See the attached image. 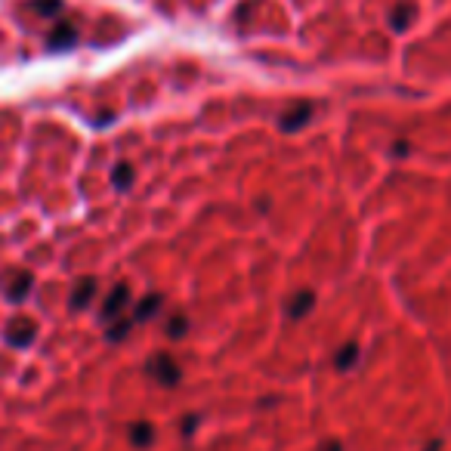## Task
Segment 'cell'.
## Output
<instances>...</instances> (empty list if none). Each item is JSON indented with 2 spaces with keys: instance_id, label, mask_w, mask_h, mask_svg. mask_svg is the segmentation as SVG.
I'll return each instance as SVG.
<instances>
[{
  "instance_id": "obj_1",
  "label": "cell",
  "mask_w": 451,
  "mask_h": 451,
  "mask_svg": "<svg viewBox=\"0 0 451 451\" xmlns=\"http://www.w3.org/2000/svg\"><path fill=\"white\" fill-rule=\"evenodd\" d=\"M145 374L161 387H176L183 380V368L176 365V359L170 353H155L145 359Z\"/></svg>"
},
{
  "instance_id": "obj_2",
  "label": "cell",
  "mask_w": 451,
  "mask_h": 451,
  "mask_svg": "<svg viewBox=\"0 0 451 451\" xmlns=\"http://www.w3.org/2000/svg\"><path fill=\"white\" fill-rule=\"evenodd\" d=\"M6 343L10 347H16V349H25V347H31L35 343V337H37V324H35V318H12L10 324H6Z\"/></svg>"
},
{
  "instance_id": "obj_3",
  "label": "cell",
  "mask_w": 451,
  "mask_h": 451,
  "mask_svg": "<svg viewBox=\"0 0 451 451\" xmlns=\"http://www.w3.org/2000/svg\"><path fill=\"white\" fill-rule=\"evenodd\" d=\"M130 303V284H115V288L109 291V297H105L102 300V309H99V318H102L105 324L109 322H115L118 315L124 313V306H127Z\"/></svg>"
},
{
  "instance_id": "obj_4",
  "label": "cell",
  "mask_w": 451,
  "mask_h": 451,
  "mask_svg": "<svg viewBox=\"0 0 451 451\" xmlns=\"http://www.w3.org/2000/svg\"><path fill=\"white\" fill-rule=\"evenodd\" d=\"M31 288H35V275H31L28 269H19V272H12V275H10L3 294H6V300H10V303H22L25 297L31 294Z\"/></svg>"
},
{
  "instance_id": "obj_5",
  "label": "cell",
  "mask_w": 451,
  "mask_h": 451,
  "mask_svg": "<svg viewBox=\"0 0 451 451\" xmlns=\"http://www.w3.org/2000/svg\"><path fill=\"white\" fill-rule=\"evenodd\" d=\"M93 300H96V278H90V275L77 278L75 288H71V300H68V306L75 309V313H81V309H87Z\"/></svg>"
},
{
  "instance_id": "obj_6",
  "label": "cell",
  "mask_w": 451,
  "mask_h": 451,
  "mask_svg": "<svg viewBox=\"0 0 451 451\" xmlns=\"http://www.w3.org/2000/svg\"><path fill=\"white\" fill-rule=\"evenodd\" d=\"M75 44H77V28H75V25H68V22H59L56 28H53V35L46 37V46H50L53 53L71 50Z\"/></svg>"
},
{
  "instance_id": "obj_7",
  "label": "cell",
  "mask_w": 451,
  "mask_h": 451,
  "mask_svg": "<svg viewBox=\"0 0 451 451\" xmlns=\"http://www.w3.org/2000/svg\"><path fill=\"white\" fill-rule=\"evenodd\" d=\"M309 118H313V105H297V109H291L288 115H282V121H278V127L284 130V134H291V130H300L303 124L309 121Z\"/></svg>"
},
{
  "instance_id": "obj_8",
  "label": "cell",
  "mask_w": 451,
  "mask_h": 451,
  "mask_svg": "<svg viewBox=\"0 0 451 451\" xmlns=\"http://www.w3.org/2000/svg\"><path fill=\"white\" fill-rule=\"evenodd\" d=\"M313 303H315V297H313V291H300V294H294L291 297V303H288V318H303L313 309Z\"/></svg>"
},
{
  "instance_id": "obj_9",
  "label": "cell",
  "mask_w": 451,
  "mask_h": 451,
  "mask_svg": "<svg viewBox=\"0 0 451 451\" xmlns=\"http://www.w3.org/2000/svg\"><path fill=\"white\" fill-rule=\"evenodd\" d=\"M130 442H134L136 448H149L151 442H155V427H151L149 421H136L134 427H130Z\"/></svg>"
},
{
  "instance_id": "obj_10",
  "label": "cell",
  "mask_w": 451,
  "mask_h": 451,
  "mask_svg": "<svg viewBox=\"0 0 451 451\" xmlns=\"http://www.w3.org/2000/svg\"><path fill=\"white\" fill-rule=\"evenodd\" d=\"M111 185H115L118 192H127L130 185H134V164L121 161L111 167Z\"/></svg>"
},
{
  "instance_id": "obj_11",
  "label": "cell",
  "mask_w": 451,
  "mask_h": 451,
  "mask_svg": "<svg viewBox=\"0 0 451 451\" xmlns=\"http://www.w3.org/2000/svg\"><path fill=\"white\" fill-rule=\"evenodd\" d=\"M414 3H411V0H402L399 6H396L393 10V16H389V22H393V28L396 31H405L408 25H411V19H414Z\"/></svg>"
},
{
  "instance_id": "obj_12",
  "label": "cell",
  "mask_w": 451,
  "mask_h": 451,
  "mask_svg": "<svg viewBox=\"0 0 451 451\" xmlns=\"http://www.w3.org/2000/svg\"><path fill=\"white\" fill-rule=\"evenodd\" d=\"M161 309V294H149L145 300L136 303V313H134V322H149L151 315Z\"/></svg>"
},
{
  "instance_id": "obj_13",
  "label": "cell",
  "mask_w": 451,
  "mask_h": 451,
  "mask_svg": "<svg viewBox=\"0 0 451 451\" xmlns=\"http://www.w3.org/2000/svg\"><path fill=\"white\" fill-rule=\"evenodd\" d=\"M164 331H167L170 340H180V337H185V331H189V315H185V313H174L167 318V324H164Z\"/></svg>"
},
{
  "instance_id": "obj_14",
  "label": "cell",
  "mask_w": 451,
  "mask_h": 451,
  "mask_svg": "<svg viewBox=\"0 0 451 451\" xmlns=\"http://www.w3.org/2000/svg\"><path fill=\"white\" fill-rule=\"evenodd\" d=\"M356 359H359V347H356V343H347V347L340 349V353H337V371H349L356 365Z\"/></svg>"
},
{
  "instance_id": "obj_15",
  "label": "cell",
  "mask_w": 451,
  "mask_h": 451,
  "mask_svg": "<svg viewBox=\"0 0 451 451\" xmlns=\"http://www.w3.org/2000/svg\"><path fill=\"white\" fill-rule=\"evenodd\" d=\"M62 0H31V10L41 12V16H59L62 12Z\"/></svg>"
},
{
  "instance_id": "obj_16",
  "label": "cell",
  "mask_w": 451,
  "mask_h": 451,
  "mask_svg": "<svg viewBox=\"0 0 451 451\" xmlns=\"http://www.w3.org/2000/svg\"><path fill=\"white\" fill-rule=\"evenodd\" d=\"M134 324H136L134 318H118V322H115V328L109 331V340H121V337H127Z\"/></svg>"
},
{
  "instance_id": "obj_17",
  "label": "cell",
  "mask_w": 451,
  "mask_h": 451,
  "mask_svg": "<svg viewBox=\"0 0 451 451\" xmlns=\"http://www.w3.org/2000/svg\"><path fill=\"white\" fill-rule=\"evenodd\" d=\"M322 451H343V445H340V442H328Z\"/></svg>"
}]
</instances>
